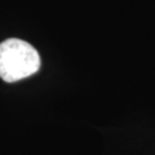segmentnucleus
Listing matches in <instances>:
<instances>
[{
	"label": "nucleus",
	"mask_w": 155,
	"mask_h": 155,
	"mask_svg": "<svg viewBox=\"0 0 155 155\" xmlns=\"http://www.w3.org/2000/svg\"><path fill=\"white\" fill-rule=\"evenodd\" d=\"M41 66L40 56L30 43L7 39L0 44V78L14 83L36 74Z\"/></svg>",
	"instance_id": "obj_1"
}]
</instances>
